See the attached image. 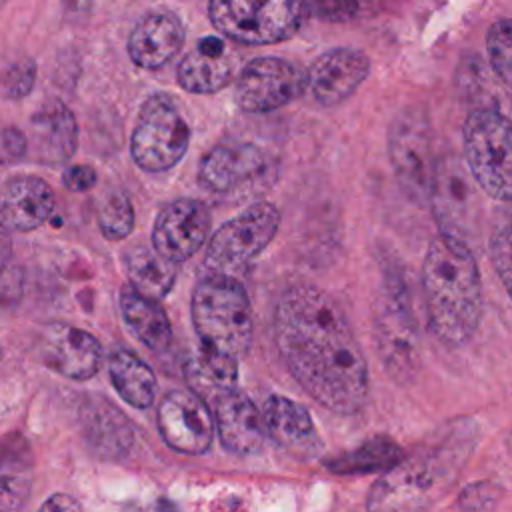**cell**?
Here are the masks:
<instances>
[{
  "label": "cell",
  "instance_id": "34",
  "mask_svg": "<svg viewBox=\"0 0 512 512\" xmlns=\"http://www.w3.org/2000/svg\"><path fill=\"white\" fill-rule=\"evenodd\" d=\"M30 492V480L20 474L0 476V512H20Z\"/></svg>",
  "mask_w": 512,
  "mask_h": 512
},
{
  "label": "cell",
  "instance_id": "14",
  "mask_svg": "<svg viewBox=\"0 0 512 512\" xmlns=\"http://www.w3.org/2000/svg\"><path fill=\"white\" fill-rule=\"evenodd\" d=\"M162 440L182 454H204L212 444V416L208 406L186 390H170L156 412Z\"/></svg>",
  "mask_w": 512,
  "mask_h": 512
},
{
  "label": "cell",
  "instance_id": "2",
  "mask_svg": "<svg viewBox=\"0 0 512 512\" xmlns=\"http://www.w3.org/2000/svg\"><path fill=\"white\" fill-rule=\"evenodd\" d=\"M476 442L470 420L450 424L438 438L390 466L370 488L368 512H418L438 500L464 468Z\"/></svg>",
  "mask_w": 512,
  "mask_h": 512
},
{
  "label": "cell",
  "instance_id": "9",
  "mask_svg": "<svg viewBox=\"0 0 512 512\" xmlns=\"http://www.w3.org/2000/svg\"><path fill=\"white\" fill-rule=\"evenodd\" d=\"M388 156L404 194L420 206L426 204L436 160L432 126L422 108L410 106L394 116L388 130Z\"/></svg>",
  "mask_w": 512,
  "mask_h": 512
},
{
  "label": "cell",
  "instance_id": "28",
  "mask_svg": "<svg viewBox=\"0 0 512 512\" xmlns=\"http://www.w3.org/2000/svg\"><path fill=\"white\" fill-rule=\"evenodd\" d=\"M400 456L402 450L394 440L386 436H376L350 452L326 460V468L334 474H366L388 470L400 460Z\"/></svg>",
  "mask_w": 512,
  "mask_h": 512
},
{
  "label": "cell",
  "instance_id": "32",
  "mask_svg": "<svg viewBox=\"0 0 512 512\" xmlns=\"http://www.w3.org/2000/svg\"><path fill=\"white\" fill-rule=\"evenodd\" d=\"M302 8L326 22H348L358 12V0H300Z\"/></svg>",
  "mask_w": 512,
  "mask_h": 512
},
{
  "label": "cell",
  "instance_id": "27",
  "mask_svg": "<svg viewBox=\"0 0 512 512\" xmlns=\"http://www.w3.org/2000/svg\"><path fill=\"white\" fill-rule=\"evenodd\" d=\"M110 380L130 406L144 410L156 398V376L152 368L130 350H116L108 360Z\"/></svg>",
  "mask_w": 512,
  "mask_h": 512
},
{
  "label": "cell",
  "instance_id": "37",
  "mask_svg": "<svg viewBox=\"0 0 512 512\" xmlns=\"http://www.w3.org/2000/svg\"><path fill=\"white\" fill-rule=\"evenodd\" d=\"M0 150L6 156V160H20L26 156V134H22L18 128H8L0 136Z\"/></svg>",
  "mask_w": 512,
  "mask_h": 512
},
{
  "label": "cell",
  "instance_id": "4",
  "mask_svg": "<svg viewBox=\"0 0 512 512\" xmlns=\"http://www.w3.org/2000/svg\"><path fill=\"white\" fill-rule=\"evenodd\" d=\"M190 314L200 344L234 360L246 356L254 318L250 298L238 278L212 272L202 276L192 290Z\"/></svg>",
  "mask_w": 512,
  "mask_h": 512
},
{
  "label": "cell",
  "instance_id": "24",
  "mask_svg": "<svg viewBox=\"0 0 512 512\" xmlns=\"http://www.w3.org/2000/svg\"><path fill=\"white\" fill-rule=\"evenodd\" d=\"M182 372L190 392L210 408L222 394L236 388L238 360L198 344V348L188 354Z\"/></svg>",
  "mask_w": 512,
  "mask_h": 512
},
{
  "label": "cell",
  "instance_id": "25",
  "mask_svg": "<svg viewBox=\"0 0 512 512\" xmlns=\"http://www.w3.org/2000/svg\"><path fill=\"white\" fill-rule=\"evenodd\" d=\"M120 312L130 332L150 350L164 352L172 340L170 320L158 300L146 298L130 284L120 290Z\"/></svg>",
  "mask_w": 512,
  "mask_h": 512
},
{
  "label": "cell",
  "instance_id": "19",
  "mask_svg": "<svg viewBox=\"0 0 512 512\" xmlns=\"http://www.w3.org/2000/svg\"><path fill=\"white\" fill-rule=\"evenodd\" d=\"M56 196L36 174H14L0 184V222L8 230L30 232L54 212Z\"/></svg>",
  "mask_w": 512,
  "mask_h": 512
},
{
  "label": "cell",
  "instance_id": "23",
  "mask_svg": "<svg viewBox=\"0 0 512 512\" xmlns=\"http://www.w3.org/2000/svg\"><path fill=\"white\" fill-rule=\"evenodd\" d=\"M232 78V62L222 38L204 36L180 60L176 80L190 94H214Z\"/></svg>",
  "mask_w": 512,
  "mask_h": 512
},
{
  "label": "cell",
  "instance_id": "8",
  "mask_svg": "<svg viewBox=\"0 0 512 512\" xmlns=\"http://www.w3.org/2000/svg\"><path fill=\"white\" fill-rule=\"evenodd\" d=\"M374 338L378 354L398 382L412 378L418 366V332L402 276L382 280L374 306Z\"/></svg>",
  "mask_w": 512,
  "mask_h": 512
},
{
  "label": "cell",
  "instance_id": "21",
  "mask_svg": "<svg viewBox=\"0 0 512 512\" xmlns=\"http://www.w3.org/2000/svg\"><path fill=\"white\" fill-rule=\"evenodd\" d=\"M212 408L224 448L238 456H252L262 450L266 440L264 420L244 392L232 388L222 394Z\"/></svg>",
  "mask_w": 512,
  "mask_h": 512
},
{
  "label": "cell",
  "instance_id": "18",
  "mask_svg": "<svg viewBox=\"0 0 512 512\" xmlns=\"http://www.w3.org/2000/svg\"><path fill=\"white\" fill-rule=\"evenodd\" d=\"M42 358L66 378L88 380L100 370L102 346L86 330L68 324H50L42 334Z\"/></svg>",
  "mask_w": 512,
  "mask_h": 512
},
{
  "label": "cell",
  "instance_id": "7",
  "mask_svg": "<svg viewBox=\"0 0 512 512\" xmlns=\"http://www.w3.org/2000/svg\"><path fill=\"white\" fill-rule=\"evenodd\" d=\"M190 124L178 102L168 94H152L144 100L130 138V154L146 172H166L186 154Z\"/></svg>",
  "mask_w": 512,
  "mask_h": 512
},
{
  "label": "cell",
  "instance_id": "35",
  "mask_svg": "<svg viewBox=\"0 0 512 512\" xmlns=\"http://www.w3.org/2000/svg\"><path fill=\"white\" fill-rule=\"evenodd\" d=\"M498 494H500V488L494 484H488V482L472 484L462 492L458 504L466 512H484L494 506V502L498 500Z\"/></svg>",
  "mask_w": 512,
  "mask_h": 512
},
{
  "label": "cell",
  "instance_id": "6",
  "mask_svg": "<svg viewBox=\"0 0 512 512\" xmlns=\"http://www.w3.org/2000/svg\"><path fill=\"white\" fill-rule=\"evenodd\" d=\"M212 26L226 38L250 46L292 38L304 18L300 0H210Z\"/></svg>",
  "mask_w": 512,
  "mask_h": 512
},
{
  "label": "cell",
  "instance_id": "17",
  "mask_svg": "<svg viewBox=\"0 0 512 512\" xmlns=\"http://www.w3.org/2000/svg\"><path fill=\"white\" fill-rule=\"evenodd\" d=\"M186 30L182 20L170 10L146 12L130 30L126 50L130 60L144 70L166 66L182 48Z\"/></svg>",
  "mask_w": 512,
  "mask_h": 512
},
{
  "label": "cell",
  "instance_id": "11",
  "mask_svg": "<svg viewBox=\"0 0 512 512\" xmlns=\"http://www.w3.org/2000/svg\"><path fill=\"white\" fill-rule=\"evenodd\" d=\"M276 162L254 142L218 144L200 162L198 182L212 194H234L248 186L266 188L274 180Z\"/></svg>",
  "mask_w": 512,
  "mask_h": 512
},
{
  "label": "cell",
  "instance_id": "31",
  "mask_svg": "<svg viewBox=\"0 0 512 512\" xmlns=\"http://www.w3.org/2000/svg\"><path fill=\"white\" fill-rule=\"evenodd\" d=\"M36 84V64L30 56H20L0 72V96L6 100L26 98Z\"/></svg>",
  "mask_w": 512,
  "mask_h": 512
},
{
  "label": "cell",
  "instance_id": "22",
  "mask_svg": "<svg viewBox=\"0 0 512 512\" xmlns=\"http://www.w3.org/2000/svg\"><path fill=\"white\" fill-rule=\"evenodd\" d=\"M262 420L274 442L302 458L314 456L322 446L308 410L292 398L280 394L268 396Z\"/></svg>",
  "mask_w": 512,
  "mask_h": 512
},
{
  "label": "cell",
  "instance_id": "26",
  "mask_svg": "<svg viewBox=\"0 0 512 512\" xmlns=\"http://www.w3.org/2000/svg\"><path fill=\"white\" fill-rule=\"evenodd\" d=\"M128 284L146 298H164L176 280L178 266L162 258L152 246L136 244L124 254Z\"/></svg>",
  "mask_w": 512,
  "mask_h": 512
},
{
  "label": "cell",
  "instance_id": "36",
  "mask_svg": "<svg viewBox=\"0 0 512 512\" xmlns=\"http://www.w3.org/2000/svg\"><path fill=\"white\" fill-rule=\"evenodd\" d=\"M98 174L92 166L88 164H76V166H68L62 174V184L66 186V190L70 192H88L90 188L96 186Z\"/></svg>",
  "mask_w": 512,
  "mask_h": 512
},
{
  "label": "cell",
  "instance_id": "5",
  "mask_svg": "<svg viewBox=\"0 0 512 512\" xmlns=\"http://www.w3.org/2000/svg\"><path fill=\"white\" fill-rule=\"evenodd\" d=\"M462 148L470 178L484 194L508 202L512 188V132L494 106L474 108L462 126Z\"/></svg>",
  "mask_w": 512,
  "mask_h": 512
},
{
  "label": "cell",
  "instance_id": "3",
  "mask_svg": "<svg viewBox=\"0 0 512 512\" xmlns=\"http://www.w3.org/2000/svg\"><path fill=\"white\" fill-rule=\"evenodd\" d=\"M422 292L430 332L450 348L466 344L482 316V282L464 240L438 234L424 254Z\"/></svg>",
  "mask_w": 512,
  "mask_h": 512
},
{
  "label": "cell",
  "instance_id": "13",
  "mask_svg": "<svg viewBox=\"0 0 512 512\" xmlns=\"http://www.w3.org/2000/svg\"><path fill=\"white\" fill-rule=\"evenodd\" d=\"M210 210L204 202L178 198L166 204L154 220L152 248L172 264L192 258L208 238Z\"/></svg>",
  "mask_w": 512,
  "mask_h": 512
},
{
  "label": "cell",
  "instance_id": "12",
  "mask_svg": "<svg viewBox=\"0 0 512 512\" xmlns=\"http://www.w3.org/2000/svg\"><path fill=\"white\" fill-rule=\"evenodd\" d=\"M306 88L304 74L284 58L250 60L234 82V102L242 112L264 114L296 100Z\"/></svg>",
  "mask_w": 512,
  "mask_h": 512
},
{
  "label": "cell",
  "instance_id": "38",
  "mask_svg": "<svg viewBox=\"0 0 512 512\" xmlns=\"http://www.w3.org/2000/svg\"><path fill=\"white\" fill-rule=\"evenodd\" d=\"M38 512H82V506L78 500H74L68 494H52L40 508Z\"/></svg>",
  "mask_w": 512,
  "mask_h": 512
},
{
  "label": "cell",
  "instance_id": "16",
  "mask_svg": "<svg viewBox=\"0 0 512 512\" xmlns=\"http://www.w3.org/2000/svg\"><path fill=\"white\" fill-rule=\"evenodd\" d=\"M368 72L370 60L362 50L340 46L320 54L310 64L304 82L318 104L336 106L356 92Z\"/></svg>",
  "mask_w": 512,
  "mask_h": 512
},
{
  "label": "cell",
  "instance_id": "33",
  "mask_svg": "<svg viewBox=\"0 0 512 512\" xmlns=\"http://www.w3.org/2000/svg\"><path fill=\"white\" fill-rule=\"evenodd\" d=\"M490 258L494 264L496 274L500 276L502 284L506 290H510V280H512V264H510V228L504 224L496 228L490 236Z\"/></svg>",
  "mask_w": 512,
  "mask_h": 512
},
{
  "label": "cell",
  "instance_id": "1",
  "mask_svg": "<svg viewBox=\"0 0 512 512\" xmlns=\"http://www.w3.org/2000/svg\"><path fill=\"white\" fill-rule=\"evenodd\" d=\"M272 326L284 366L310 398L338 414L364 406L366 360L344 310L328 292L312 284L288 288L278 298Z\"/></svg>",
  "mask_w": 512,
  "mask_h": 512
},
{
  "label": "cell",
  "instance_id": "29",
  "mask_svg": "<svg viewBox=\"0 0 512 512\" xmlns=\"http://www.w3.org/2000/svg\"><path fill=\"white\" fill-rule=\"evenodd\" d=\"M98 228L106 240L118 242L134 230L136 214L126 192L110 190L98 204Z\"/></svg>",
  "mask_w": 512,
  "mask_h": 512
},
{
  "label": "cell",
  "instance_id": "15",
  "mask_svg": "<svg viewBox=\"0 0 512 512\" xmlns=\"http://www.w3.org/2000/svg\"><path fill=\"white\" fill-rule=\"evenodd\" d=\"M428 202L432 214L446 236L464 240L474 228V188L470 174L464 172L456 158H442L436 162Z\"/></svg>",
  "mask_w": 512,
  "mask_h": 512
},
{
  "label": "cell",
  "instance_id": "39",
  "mask_svg": "<svg viewBox=\"0 0 512 512\" xmlns=\"http://www.w3.org/2000/svg\"><path fill=\"white\" fill-rule=\"evenodd\" d=\"M10 256H12V238H10L8 228L0 222V272L8 264Z\"/></svg>",
  "mask_w": 512,
  "mask_h": 512
},
{
  "label": "cell",
  "instance_id": "10",
  "mask_svg": "<svg viewBox=\"0 0 512 512\" xmlns=\"http://www.w3.org/2000/svg\"><path fill=\"white\" fill-rule=\"evenodd\" d=\"M278 226L280 212L274 204H250L212 234L204 254L206 270L236 278L272 242Z\"/></svg>",
  "mask_w": 512,
  "mask_h": 512
},
{
  "label": "cell",
  "instance_id": "30",
  "mask_svg": "<svg viewBox=\"0 0 512 512\" xmlns=\"http://www.w3.org/2000/svg\"><path fill=\"white\" fill-rule=\"evenodd\" d=\"M510 46H512V24L508 18H500L490 24L486 34V54L496 80L508 90L512 84V64H510Z\"/></svg>",
  "mask_w": 512,
  "mask_h": 512
},
{
  "label": "cell",
  "instance_id": "20",
  "mask_svg": "<svg viewBox=\"0 0 512 512\" xmlns=\"http://www.w3.org/2000/svg\"><path fill=\"white\" fill-rule=\"evenodd\" d=\"M36 162L56 166L68 162L78 148V124L72 110L60 100H50L30 118L26 138Z\"/></svg>",
  "mask_w": 512,
  "mask_h": 512
}]
</instances>
